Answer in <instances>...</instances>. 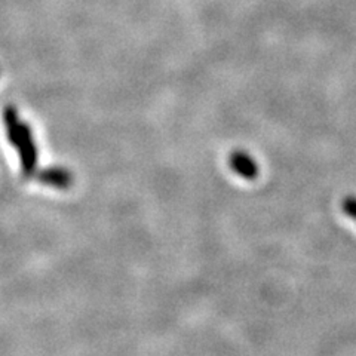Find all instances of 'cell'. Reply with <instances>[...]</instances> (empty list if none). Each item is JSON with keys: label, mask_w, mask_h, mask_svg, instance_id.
<instances>
[{"label": "cell", "mask_w": 356, "mask_h": 356, "mask_svg": "<svg viewBox=\"0 0 356 356\" xmlns=\"http://www.w3.org/2000/svg\"><path fill=\"white\" fill-rule=\"evenodd\" d=\"M17 150L19 152L22 177H35L38 168V146L35 143V138H33L31 128L26 122H21V143Z\"/></svg>", "instance_id": "1"}, {"label": "cell", "mask_w": 356, "mask_h": 356, "mask_svg": "<svg viewBox=\"0 0 356 356\" xmlns=\"http://www.w3.org/2000/svg\"><path fill=\"white\" fill-rule=\"evenodd\" d=\"M229 168L243 180L254 181L260 174L259 163L245 150H233L229 154Z\"/></svg>", "instance_id": "2"}, {"label": "cell", "mask_w": 356, "mask_h": 356, "mask_svg": "<svg viewBox=\"0 0 356 356\" xmlns=\"http://www.w3.org/2000/svg\"><path fill=\"white\" fill-rule=\"evenodd\" d=\"M35 178L42 184L58 188H69L74 183L73 174L64 168H44L35 174Z\"/></svg>", "instance_id": "3"}, {"label": "cell", "mask_w": 356, "mask_h": 356, "mask_svg": "<svg viewBox=\"0 0 356 356\" xmlns=\"http://www.w3.org/2000/svg\"><path fill=\"white\" fill-rule=\"evenodd\" d=\"M3 122L9 143L17 149L21 143V122L14 106H6L3 110Z\"/></svg>", "instance_id": "4"}, {"label": "cell", "mask_w": 356, "mask_h": 356, "mask_svg": "<svg viewBox=\"0 0 356 356\" xmlns=\"http://www.w3.org/2000/svg\"><path fill=\"white\" fill-rule=\"evenodd\" d=\"M341 211L346 214L349 218L356 221V196H344L340 202Z\"/></svg>", "instance_id": "5"}]
</instances>
